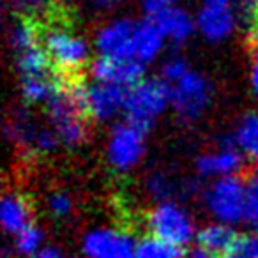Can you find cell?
I'll return each mask as SVG.
<instances>
[{"instance_id":"cell-9","label":"cell","mask_w":258,"mask_h":258,"mask_svg":"<svg viewBox=\"0 0 258 258\" xmlns=\"http://www.w3.org/2000/svg\"><path fill=\"white\" fill-rule=\"evenodd\" d=\"M135 27H137V23L129 22V20H117V22H111L106 27H103L96 39V44L101 53H103V57L122 58V60L135 58L133 57Z\"/></svg>"},{"instance_id":"cell-16","label":"cell","mask_w":258,"mask_h":258,"mask_svg":"<svg viewBox=\"0 0 258 258\" xmlns=\"http://www.w3.org/2000/svg\"><path fill=\"white\" fill-rule=\"evenodd\" d=\"M18 68L23 78H43V76H50L51 60L46 50L41 46H34L29 50L22 51L18 57Z\"/></svg>"},{"instance_id":"cell-4","label":"cell","mask_w":258,"mask_h":258,"mask_svg":"<svg viewBox=\"0 0 258 258\" xmlns=\"http://www.w3.org/2000/svg\"><path fill=\"white\" fill-rule=\"evenodd\" d=\"M207 204L212 214L221 221H239L240 218H244V207H246V184L239 177H221L209 189Z\"/></svg>"},{"instance_id":"cell-19","label":"cell","mask_w":258,"mask_h":258,"mask_svg":"<svg viewBox=\"0 0 258 258\" xmlns=\"http://www.w3.org/2000/svg\"><path fill=\"white\" fill-rule=\"evenodd\" d=\"M184 253L180 246L170 244L158 237H145L137 244L135 258H182Z\"/></svg>"},{"instance_id":"cell-1","label":"cell","mask_w":258,"mask_h":258,"mask_svg":"<svg viewBox=\"0 0 258 258\" xmlns=\"http://www.w3.org/2000/svg\"><path fill=\"white\" fill-rule=\"evenodd\" d=\"M170 99H172V92L166 82L142 80L140 83L131 87L125 97L124 111L127 122L145 133L152 125L154 118L165 110Z\"/></svg>"},{"instance_id":"cell-20","label":"cell","mask_w":258,"mask_h":258,"mask_svg":"<svg viewBox=\"0 0 258 258\" xmlns=\"http://www.w3.org/2000/svg\"><path fill=\"white\" fill-rule=\"evenodd\" d=\"M58 80H51L50 76L43 78H23V97L29 103L48 101L57 90Z\"/></svg>"},{"instance_id":"cell-13","label":"cell","mask_w":258,"mask_h":258,"mask_svg":"<svg viewBox=\"0 0 258 258\" xmlns=\"http://www.w3.org/2000/svg\"><path fill=\"white\" fill-rule=\"evenodd\" d=\"M0 216H2V226L6 232L9 233H20L23 228H27L32 219V212H30V205L27 198L22 195L15 193H6L2 198V207H0Z\"/></svg>"},{"instance_id":"cell-2","label":"cell","mask_w":258,"mask_h":258,"mask_svg":"<svg viewBox=\"0 0 258 258\" xmlns=\"http://www.w3.org/2000/svg\"><path fill=\"white\" fill-rule=\"evenodd\" d=\"M44 48L50 55L55 75L62 78L82 76V68L89 57V48L80 37L73 36L62 27H55L44 36Z\"/></svg>"},{"instance_id":"cell-27","label":"cell","mask_w":258,"mask_h":258,"mask_svg":"<svg viewBox=\"0 0 258 258\" xmlns=\"http://www.w3.org/2000/svg\"><path fill=\"white\" fill-rule=\"evenodd\" d=\"M149 189L154 197L166 198L172 195V182L163 175H152L151 180H149Z\"/></svg>"},{"instance_id":"cell-14","label":"cell","mask_w":258,"mask_h":258,"mask_svg":"<svg viewBox=\"0 0 258 258\" xmlns=\"http://www.w3.org/2000/svg\"><path fill=\"white\" fill-rule=\"evenodd\" d=\"M152 20L161 29V32L175 43H184L186 39H189L191 32H193L191 16L184 9L175 8V6H170V8L152 15Z\"/></svg>"},{"instance_id":"cell-3","label":"cell","mask_w":258,"mask_h":258,"mask_svg":"<svg viewBox=\"0 0 258 258\" xmlns=\"http://www.w3.org/2000/svg\"><path fill=\"white\" fill-rule=\"evenodd\" d=\"M147 223L154 237L175 246L187 244L195 232L189 216L175 204H168V202L152 209L149 212Z\"/></svg>"},{"instance_id":"cell-30","label":"cell","mask_w":258,"mask_h":258,"mask_svg":"<svg viewBox=\"0 0 258 258\" xmlns=\"http://www.w3.org/2000/svg\"><path fill=\"white\" fill-rule=\"evenodd\" d=\"M189 258H221V256H219L218 253H214V251H209L200 246V247H197V249L191 251Z\"/></svg>"},{"instance_id":"cell-26","label":"cell","mask_w":258,"mask_h":258,"mask_svg":"<svg viewBox=\"0 0 258 258\" xmlns=\"http://www.w3.org/2000/svg\"><path fill=\"white\" fill-rule=\"evenodd\" d=\"M48 207H50V211L53 216L64 218V216H68L69 212H71L73 202L66 193H53L50 197V202H48Z\"/></svg>"},{"instance_id":"cell-17","label":"cell","mask_w":258,"mask_h":258,"mask_svg":"<svg viewBox=\"0 0 258 258\" xmlns=\"http://www.w3.org/2000/svg\"><path fill=\"white\" fill-rule=\"evenodd\" d=\"M235 233L225 225H209L198 232V244L209 251H214L219 256L228 251L235 240Z\"/></svg>"},{"instance_id":"cell-10","label":"cell","mask_w":258,"mask_h":258,"mask_svg":"<svg viewBox=\"0 0 258 258\" xmlns=\"http://www.w3.org/2000/svg\"><path fill=\"white\" fill-rule=\"evenodd\" d=\"M125 87L113 85V83L97 82L87 87V111L89 117L97 120H106L113 117L125 104Z\"/></svg>"},{"instance_id":"cell-7","label":"cell","mask_w":258,"mask_h":258,"mask_svg":"<svg viewBox=\"0 0 258 258\" xmlns=\"http://www.w3.org/2000/svg\"><path fill=\"white\" fill-rule=\"evenodd\" d=\"M83 251L89 258H135L137 246L127 233L101 228L85 237Z\"/></svg>"},{"instance_id":"cell-5","label":"cell","mask_w":258,"mask_h":258,"mask_svg":"<svg viewBox=\"0 0 258 258\" xmlns=\"http://www.w3.org/2000/svg\"><path fill=\"white\" fill-rule=\"evenodd\" d=\"M172 104L177 113L186 120L197 118L211 99V85L204 76L187 71L179 82L170 87Z\"/></svg>"},{"instance_id":"cell-34","label":"cell","mask_w":258,"mask_h":258,"mask_svg":"<svg viewBox=\"0 0 258 258\" xmlns=\"http://www.w3.org/2000/svg\"><path fill=\"white\" fill-rule=\"evenodd\" d=\"M207 4H228L230 0H205Z\"/></svg>"},{"instance_id":"cell-22","label":"cell","mask_w":258,"mask_h":258,"mask_svg":"<svg viewBox=\"0 0 258 258\" xmlns=\"http://www.w3.org/2000/svg\"><path fill=\"white\" fill-rule=\"evenodd\" d=\"M41 240H43V233L37 226L29 225L27 228H23L20 233H16V242L15 249L22 256H30L37 251Z\"/></svg>"},{"instance_id":"cell-21","label":"cell","mask_w":258,"mask_h":258,"mask_svg":"<svg viewBox=\"0 0 258 258\" xmlns=\"http://www.w3.org/2000/svg\"><path fill=\"white\" fill-rule=\"evenodd\" d=\"M237 142L251 158L258 161V113L249 115L240 122L237 129Z\"/></svg>"},{"instance_id":"cell-18","label":"cell","mask_w":258,"mask_h":258,"mask_svg":"<svg viewBox=\"0 0 258 258\" xmlns=\"http://www.w3.org/2000/svg\"><path fill=\"white\" fill-rule=\"evenodd\" d=\"M43 34V29L39 23L32 18H22L13 25L11 30V43L18 50V53L29 50V48L39 46V37Z\"/></svg>"},{"instance_id":"cell-28","label":"cell","mask_w":258,"mask_h":258,"mask_svg":"<svg viewBox=\"0 0 258 258\" xmlns=\"http://www.w3.org/2000/svg\"><path fill=\"white\" fill-rule=\"evenodd\" d=\"M13 4L23 13H37L46 8L50 4V0H13Z\"/></svg>"},{"instance_id":"cell-15","label":"cell","mask_w":258,"mask_h":258,"mask_svg":"<svg viewBox=\"0 0 258 258\" xmlns=\"http://www.w3.org/2000/svg\"><path fill=\"white\" fill-rule=\"evenodd\" d=\"M240 166H242V158L233 147L223 149L216 154H205L197 161L200 175H230Z\"/></svg>"},{"instance_id":"cell-31","label":"cell","mask_w":258,"mask_h":258,"mask_svg":"<svg viewBox=\"0 0 258 258\" xmlns=\"http://www.w3.org/2000/svg\"><path fill=\"white\" fill-rule=\"evenodd\" d=\"M36 258H64L60 254V251H57L55 247H46V249L39 251V253L36 254Z\"/></svg>"},{"instance_id":"cell-24","label":"cell","mask_w":258,"mask_h":258,"mask_svg":"<svg viewBox=\"0 0 258 258\" xmlns=\"http://www.w3.org/2000/svg\"><path fill=\"white\" fill-rule=\"evenodd\" d=\"M244 218L258 228V173L247 177L246 180V207Z\"/></svg>"},{"instance_id":"cell-33","label":"cell","mask_w":258,"mask_h":258,"mask_svg":"<svg viewBox=\"0 0 258 258\" xmlns=\"http://www.w3.org/2000/svg\"><path fill=\"white\" fill-rule=\"evenodd\" d=\"M96 4H101V6H110V4H115L118 0H94Z\"/></svg>"},{"instance_id":"cell-32","label":"cell","mask_w":258,"mask_h":258,"mask_svg":"<svg viewBox=\"0 0 258 258\" xmlns=\"http://www.w3.org/2000/svg\"><path fill=\"white\" fill-rule=\"evenodd\" d=\"M253 89L258 96V50H256V55H254V66H253Z\"/></svg>"},{"instance_id":"cell-25","label":"cell","mask_w":258,"mask_h":258,"mask_svg":"<svg viewBox=\"0 0 258 258\" xmlns=\"http://www.w3.org/2000/svg\"><path fill=\"white\" fill-rule=\"evenodd\" d=\"M189 71L186 66V62L182 58H172L170 62H166L165 68H163V78L166 83H175L182 78L186 73Z\"/></svg>"},{"instance_id":"cell-6","label":"cell","mask_w":258,"mask_h":258,"mask_svg":"<svg viewBox=\"0 0 258 258\" xmlns=\"http://www.w3.org/2000/svg\"><path fill=\"white\" fill-rule=\"evenodd\" d=\"M144 154V131L133 124H118L111 131L108 159L117 170H127L137 165Z\"/></svg>"},{"instance_id":"cell-29","label":"cell","mask_w":258,"mask_h":258,"mask_svg":"<svg viewBox=\"0 0 258 258\" xmlns=\"http://www.w3.org/2000/svg\"><path fill=\"white\" fill-rule=\"evenodd\" d=\"M173 2H175V0H142V6H144L145 11L152 16V15H156V13L173 6Z\"/></svg>"},{"instance_id":"cell-12","label":"cell","mask_w":258,"mask_h":258,"mask_svg":"<svg viewBox=\"0 0 258 258\" xmlns=\"http://www.w3.org/2000/svg\"><path fill=\"white\" fill-rule=\"evenodd\" d=\"M163 39H165V34L161 32V29L156 25L152 18L147 22L137 23L133 34V57L142 64L151 62L161 50Z\"/></svg>"},{"instance_id":"cell-11","label":"cell","mask_w":258,"mask_h":258,"mask_svg":"<svg viewBox=\"0 0 258 258\" xmlns=\"http://www.w3.org/2000/svg\"><path fill=\"white\" fill-rule=\"evenodd\" d=\"M235 13L228 4H205L197 16L198 30L209 41H221L235 29Z\"/></svg>"},{"instance_id":"cell-8","label":"cell","mask_w":258,"mask_h":258,"mask_svg":"<svg viewBox=\"0 0 258 258\" xmlns=\"http://www.w3.org/2000/svg\"><path fill=\"white\" fill-rule=\"evenodd\" d=\"M90 71L97 82L113 83L120 87H135L144 78L145 68L140 60H135V58L122 60V58L101 57L94 60Z\"/></svg>"},{"instance_id":"cell-23","label":"cell","mask_w":258,"mask_h":258,"mask_svg":"<svg viewBox=\"0 0 258 258\" xmlns=\"http://www.w3.org/2000/svg\"><path fill=\"white\" fill-rule=\"evenodd\" d=\"M221 258H258V237L237 235L233 244Z\"/></svg>"}]
</instances>
